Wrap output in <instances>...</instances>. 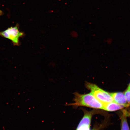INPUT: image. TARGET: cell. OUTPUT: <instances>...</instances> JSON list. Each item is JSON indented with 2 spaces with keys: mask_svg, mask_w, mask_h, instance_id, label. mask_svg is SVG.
<instances>
[{
  "mask_svg": "<svg viewBox=\"0 0 130 130\" xmlns=\"http://www.w3.org/2000/svg\"><path fill=\"white\" fill-rule=\"evenodd\" d=\"M74 95V103L69 104V105L74 106H86L100 109H103V104L98 100L91 93L80 94L75 92Z\"/></svg>",
  "mask_w": 130,
  "mask_h": 130,
  "instance_id": "1",
  "label": "cell"
},
{
  "mask_svg": "<svg viewBox=\"0 0 130 130\" xmlns=\"http://www.w3.org/2000/svg\"><path fill=\"white\" fill-rule=\"evenodd\" d=\"M86 86L91 91V93L97 100L103 104L113 102L110 93L105 91L96 85L91 83L86 82Z\"/></svg>",
  "mask_w": 130,
  "mask_h": 130,
  "instance_id": "2",
  "label": "cell"
},
{
  "mask_svg": "<svg viewBox=\"0 0 130 130\" xmlns=\"http://www.w3.org/2000/svg\"><path fill=\"white\" fill-rule=\"evenodd\" d=\"M23 35V32L19 31L18 25L15 27H9L4 31L0 32V36L10 40L15 45H19V38Z\"/></svg>",
  "mask_w": 130,
  "mask_h": 130,
  "instance_id": "3",
  "label": "cell"
},
{
  "mask_svg": "<svg viewBox=\"0 0 130 130\" xmlns=\"http://www.w3.org/2000/svg\"><path fill=\"white\" fill-rule=\"evenodd\" d=\"M84 111L83 117L78 125L76 130H90L91 121L94 112L86 110Z\"/></svg>",
  "mask_w": 130,
  "mask_h": 130,
  "instance_id": "4",
  "label": "cell"
},
{
  "mask_svg": "<svg viewBox=\"0 0 130 130\" xmlns=\"http://www.w3.org/2000/svg\"><path fill=\"white\" fill-rule=\"evenodd\" d=\"M113 99V101L119 104L129 106L124 93L118 92L110 93Z\"/></svg>",
  "mask_w": 130,
  "mask_h": 130,
  "instance_id": "5",
  "label": "cell"
},
{
  "mask_svg": "<svg viewBox=\"0 0 130 130\" xmlns=\"http://www.w3.org/2000/svg\"><path fill=\"white\" fill-rule=\"evenodd\" d=\"M124 107H126L125 106L119 104L113 101L103 104L102 109L107 111H113L122 109Z\"/></svg>",
  "mask_w": 130,
  "mask_h": 130,
  "instance_id": "6",
  "label": "cell"
},
{
  "mask_svg": "<svg viewBox=\"0 0 130 130\" xmlns=\"http://www.w3.org/2000/svg\"><path fill=\"white\" fill-rule=\"evenodd\" d=\"M121 130H130L127 120L126 114H123L121 118Z\"/></svg>",
  "mask_w": 130,
  "mask_h": 130,
  "instance_id": "7",
  "label": "cell"
},
{
  "mask_svg": "<svg viewBox=\"0 0 130 130\" xmlns=\"http://www.w3.org/2000/svg\"><path fill=\"white\" fill-rule=\"evenodd\" d=\"M124 93L128 105L130 106V89H127Z\"/></svg>",
  "mask_w": 130,
  "mask_h": 130,
  "instance_id": "8",
  "label": "cell"
},
{
  "mask_svg": "<svg viewBox=\"0 0 130 130\" xmlns=\"http://www.w3.org/2000/svg\"><path fill=\"white\" fill-rule=\"evenodd\" d=\"M127 89H130V82L129 83V85H128Z\"/></svg>",
  "mask_w": 130,
  "mask_h": 130,
  "instance_id": "9",
  "label": "cell"
},
{
  "mask_svg": "<svg viewBox=\"0 0 130 130\" xmlns=\"http://www.w3.org/2000/svg\"><path fill=\"white\" fill-rule=\"evenodd\" d=\"M2 12L1 10H0V16L2 15Z\"/></svg>",
  "mask_w": 130,
  "mask_h": 130,
  "instance_id": "10",
  "label": "cell"
},
{
  "mask_svg": "<svg viewBox=\"0 0 130 130\" xmlns=\"http://www.w3.org/2000/svg\"><path fill=\"white\" fill-rule=\"evenodd\" d=\"M92 130H97L96 129H92Z\"/></svg>",
  "mask_w": 130,
  "mask_h": 130,
  "instance_id": "11",
  "label": "cell"
}]
</instances>
